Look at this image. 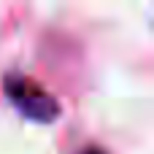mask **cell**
Instances as JSON below:
<instances>
[{"mask_svg": "<svg viewBox=\"0 0 154 154\" xmlns=\"http://www.w3.org/2000/svg\"><path fill=\"white\" fill-rule=\"evenodd\" d=\"M5 95L32 122H54L60 116V103L38 81H32L27 76H8L5 79Z\"/></svg>", "mask_w": 154, "mask_h": 154, "instance_id": "cell-1", "label": "cell"}, {"mask_svg": "<svg viewBox=\"0 0 154 154\" xmlns=\"http://www.w3.org/2000/svg\"><path fill=\"white\" fill-rule=\"evenodd\" d=\"M81 154H106V152H103V149H97V146H92V149H84Z\"/></svg>", "mask_w": 154, "mask_h": 154, "instance_id": "cell-2", "label": "cell"}]
</instances>
